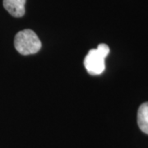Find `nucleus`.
<instances>
[{"label": "nucleus", "instance_id": "7ed1b4c3", "mask_svg": "<svg viewBox=\"0 0 148 148\" xmlns=\"http://www.w3.org/2000/svg\"><path fill=\"white\" fill-rule=\"evenodd\" d=\"M27 0H3V7L14 17H21L25 14Z\"/></svg>", "mask_w": 148, "mask_h": 148}, {"label": "nucleus", "instance_id": "20e7f679", "mask_svg": "<svg viewBox=\"0 0 148 148\" xmlns=\"http://www.w3.org/2000/svg\"><path fill=\"white\" fill-rule=\"evenodd\" d=\"M138 123L142 132L148 134V102L142 104L138 109Z\"/></svg>", "mask_w": 148, "mask_h": 148}, {"label": "nucleus", "instance_id": "f03ea898", "mask_svg": "<svg viewBox=\"0 0 148 148\" xmlns=\"http://www.w3.org/2000/svg\"><path fill=\"white\" fill-rule=\"evenodd\" d=\"M14 45L17 52L22 55H29L37 53L41 49V41L33 31L26 29L16 34Z\"/></svg>", "mask_w": 148, "mask_h": 148}, {"label": "nucleus", "instance_id": "f257e3e1", "mask_svg": "<svg viewBox=\"0 0 148 148\" xmlns=\"http://www.w3.org/2000/svg\"><path fill=\"white\" fill-rule=\"evenodd\" d=\"M110 53V48L101 44L96 49H90L85 57L84 66L90 75H100L106 69V58Z\"/></svg>", "mask_w": 148, "mask_h": 148}]
</instances>
